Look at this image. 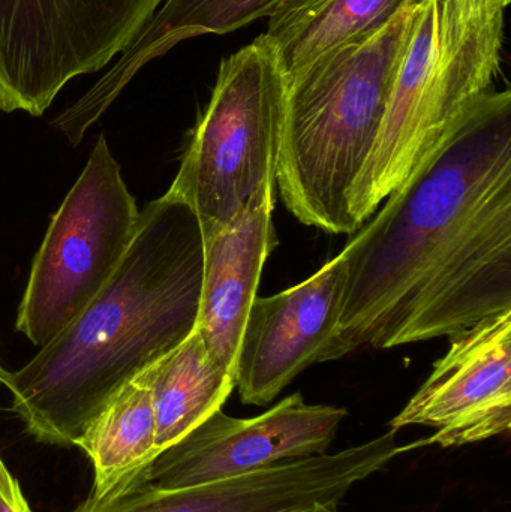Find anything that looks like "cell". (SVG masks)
Segmentation results:
<instances>
[{
  "label": "cell",
  "instance_id": "obj_2",
  "mask_svg": "<svg viewBox=\"0 0 511 512\" xmlns=\"http://www.w3.org/2000/svg\"><path fill=\"white\" fill-rule=\"evenodd\" d=\"M204 236L194 210L162 195L107 285L83 312L2 384L41 444L74 447L111 397L197 327Z\"/></svg>",
  "mask_w": 511,
  "mask_h": 512
},
{
  "label": "cell",
  "instance_id": "obj_3",
  "mask_svg": "<svg viewBox=\"0 0 511 512\" xmlns=\"http://www.w3.org/2000/svg\"><path fill=\"white\" fill-rule=\"evenodd\" d=\"M420 9H402L377 32L339 45L287 83L276 183L303 225L356 233L351 195L377 144Z\"/></svg>",
  "mask_w": 511,
  "mask_h": 512
},
{
  "label": "cell",
  "instance_id": "obj_12",
  "mask_svg": "<svg viewBox=\"0 0 511 512\" xmlns=\"http://www.w3.org/2000/svg\"><path fill=\"white\" fill-rule=\"evenodd\" d=\"M285 0H165L110 71L53 122L72 146L107 111L138 71L179 42L225 35L270 17Z\"/></svg>",
  "mask_w": 511,
  "mask_h": 512
},
{
  "label": "cell",
  "instance_id": "obj_14",
  "mask_svg": "<svg viewBox=\"0 0 511 512\" xmlns=\"http://www.w3.org/2000/svg\"><path fill=\"white\" fill-rule=\"evenodd\" d=\"M152 393L158 454L221 411L236 376L210 358L197 331L144 370Z\"/></svg>",
  "mask_w": 511,
  "mask_h": 512
},
{
  "label": "cell",
  "instance_id": "obj_11",
  "mask_svg": "<svg viewBox=\"0 0 511 512\" xmlns=\"http://www.w3.org/2000/svg\"><path fill=\"white\" fill-rule=\"evenodd\" d=\"M276 179L266 180L224 227L203 233L204 270L197 327L210 358L236 376L243 328L276 245Z\"/></svg>",
  "mask_w": 511,
  "mask_h": 512
},
{
  "label": "cell",
  "instance_id": "obj_13",
  "mask_svg": "<svg viewBox=\"0 0 511 512\" xmlns=\"http://www.w3.org/2000/svg\"><path fill=\"white\" fill-rule=\"evenodd\" d=\"M426 0H285L269 17L266 38L285 80H291L339 45L386 26L408 6Z\"/></svg>",
  "mask_w": 511,
  "mask_h": 512
},
{
  "label": "cell",
  "instance_id": "obj_1",
  "mask_svg": "<svg viewBox=\"0 0 511 512\" xmlns=\"http://www.w3.org/2000/svg\"><path fill=\"white\" fill-rule=\"evenodd\" d=\"M341 252L321 363L453 336L511 310V92L476 99Z\"/></svg>",
  "mask_w": 511,
  "mask_h": 512
},
{
  "label": "cell",
  "instance_id": "obj_16",
  "mask_svg": "<svg viewBox=\"0 0 511 512\" xmlns=\"http://www.w3.org/2000/svg\"><path fill=\"white\" fill-rule=\"evenodd\" d=\"M0 512H33L21 492L20 484L12 477L0 457Z\"/></svg>",
  "mask_w": 511,
  "mask_h": 512
},
{
  "label": "cell",
  "instance_id": "obj_8",
  "mask_svg": "<svg viewBox=\"0 0 511 512\" xmlns=\"http://www.w3.org/2000/svg\"><path fill=\"white\" fill-rule=\"evenodd\" d=\"M395 430L336 454L282 463L227 480L177 490L126 487L71 512H311L336 504L351 487L383 471L399 454Z\"/></svg>",
  "mask_w": 511,
  "mask_h": 512
},
{
  "label": "cell",
  "instance_id": "obj_6",
  "mask_svg": "<svg viewBox=\"0 0 511 512\" xmlns=\"http://www.w3.org/2000/svg\"><path fill=\"white\" fill-rule=\"evenodd\" d=\"M165 0H0V110L39 117L125 53Z\"/></svg>",
  "mask_w": 511,
  "mask_h": 512
},
{
  "label": "cell",
  "instance_id": "obj_7",
  "mask_svg": "<svg viewBox=\"0 0 511 512\" xmlns=\"http://www.w3.org/2000/svg\"><path fill=\"white\" fill-rule=\"evenodd\" d=\"M345 417L344 408L308 405L300 393L254 418H233L221 409L162 450L117 492L126 487L186 489L323 456Z\"/></svg>",
  "mask_w": 511,
  "mask_h": 512
},
{
  "label": "cell",
  "instance_id": "obj_4",
  "mask_svg": "<svg viewBox=\"0 0 511 512\" xmlns=\"http://www.w3.org/2000/svg\"><path fill=\"white\" fill-rule=\"evenodd\" d=\"M287 80L266 35L222 60L167 195L188 204L203 233L224 227L276 179Z\"/></svg>",
  "mask_w": 511,
  "mask_h": 512
},
{
  "label": "cell",
  "instance_id": "obj_9",
  "mask_svg": "<svg viewBox=\"0 0 511 512\" xmlns=\"http://www.w3.org/2000/svg\"><path fill=\"white\" fill-rule=\"evenodd\" d=\"M437 430L422 445L464 447L510 432L511 310L450 336L447 354L390 421Z\"/></svg>",
  "mask_w": 511,
  "mask_h": 512
},
{
  "label": "cell",
  "instance_id": "obj_5",
  "mask_svg": "<svg viewBox=\"0 0 511 512\" xmlns=\"http://www.w3.org/2000/svg\"><path fill=\"white\" fill-rule=\"evenodd\" d=\"M138 222L137 203L99 137L33 259L15 330L38 348L65 330L116 273Z\"/></svg>",
  "mask_w": 511,
  "mask_h": 512
},
{
  "label": "cell",
  "instance_id": "obj_15",
  "mask_svg": "<svg viewBox=\"0 0 511 512\" xmlns=\"http://www.w3.org/2000/svg\"><path fill=\"white\" fill-rule=\"evenodd\" d=\"M75 447L93 465L90 499L117 492L158 456L152 393L143 373L111 397Z\"/></svg>",
  "mask_w": 511,
  "mask_h": 512
},
{
  "label": "cell",
  "instance_id": "obj_10",
  "mask_svg": "<svg viewBox=\"0 0 511 512\" xmlns=\"http://www.w3.org/2000/svg\"><path fill=\"white\" fill-rule=\"evenodd\" d=\"M344 288L339 254L300 285L255 298L236 361L242 403L269 405L300 373L321 363L338 328Z\"/></svg>",
  "mask_w": 511,
  "mask_h": 512
},
{
  "label": "cell",
  "instance_id": "obj_18",
  "mask_svg": "<svg viewBox=\"0 0 511 512\" xmlns=\"http://www.w3.org/2000/svg\"><path fill=\"white\" fill-rule=\"evenodd\" d=\"M5 369H2V366H0V382H2L3 376H5Z\"/></svg>",
  "mask_w": 511,
  "mask_h": 512
},
{
  "label": "cell",
  "instance_id": "obj_17",
  "mask_svg": "<svg viewBox=\"0 0 511 512\" xmlns=\"http://www.w3.org/2000/svg\"><path fill=\"white\" fill-rule=\"evenodd\" d=\"M311 512H339L338 505L336 504H327L320 505V507L314 508Z\"/></svg>",
  "mask_w": 511,
  "mask_h": 512
}]
</instances>
